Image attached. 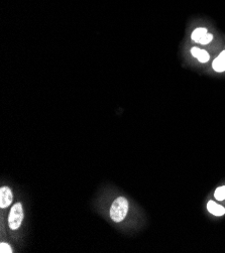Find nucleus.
Wrapping results in <instances>:
<instances>
[{"mask_svg":"<svg viewBox=\"0 0 225 253\" xmlns=\"http://www.w3.org/2000/svg\"><path fill=\"white\" fill-rule=\"evenodd\" d=\"M129 212V202L126 198H117L111 205L110 216L114 222H121Z\"/></svg>","mask_w":225,"mask_h":253,"instance_id":"1","label":"nucleus"},{"mask_svg":"<svg viewBox=\"0 0 225 253\" xmlns=\"http://www.w3.org/2000/svg\"><path fill=\"white\" fill-rule=\"evenodd\" d=\"M23 220V210L22 206L20 203L15 204L10 211L8 222H9V227L12 230L18 229Z\"/></svg>","mask_w":225,"mask_h":253,"instance_id":"2","label":"nucleus"},{"mask_svg":"<svg viewBox=\"0 0 225 253\" xmlns=\"http://www.w3.org/2000/svg\"><path fill=\"white\" fill-rule=\"evenodd\" d=\"M191 39L195 42H199L201 44H208L209 42H212L213 36L211 34H209L205 28H199V29H196L192 33Z\"/></svg>","mask_w":225,"mask_h":253,"instance_id":"3","label":"nucleus"},{"mask_svg":"<svg viewBox=\"0 0 225 253\" xmlns=\"http://www.w3.org/2000/svg\"><path fill=\"white\" fill-rule=\"evenodd\" d=\"M12 202V193L8 187H2L0 190V207L7 208Z\"/></svg>","mask_w":225,"mask_h":253,"instance_id":"4","label":"nucleus"},{"mask_svg":"<svg viewBox=\"0 0 225 253\" xmlns=\"http://www.w3.org/2000/svg\"><path fill=\"white\" fill-rule=\"evenodd\" d=\"M191 54L200 62V63H207L210 59L209 54L206 52L205 49L199 48V47H192L191 48Z\"/></svg>","mask_w":225,"mask_h":253,"instance_id":"5","label":"nucleus"},{"mask_svg":"<svg viewBox=\"0 0 225 253\" xmlns=\"http://www.w3.org/2000/svg\"><path fill=\"white\" fill-rule=\"evenodd\" d=\"M212 67L216 72H225V50L213 61Z\"/></svg>","mask_w":225,"mask_h":253,"instance_id":"6","label":"nucleus"},{"mask_svg":"<svg viewBox=\"0 0 225 253\" xmlns=\"http://www.w3.org/2000/svg\"><path fill=\"white\" fill-rule=\"evenodd\" d=\"M207 209L211 214H213L215 216H222L225 214V209L222 206L216 204L213 201L209 202L207 205Z\"/></svg>","mask_w":225,"mask_h":253,"instance_id":"7","label":"nucleus"},{"mask_svg":"<svg viewBox=\"0 0 225 253\" xmlns=\"http://www.w3.org/2000/svg\"><path fill=\"white\" fill-rule=\"evenodd\" d=\"M214 197H215L216 200H218V201H223V200H225V186L219 187V188L215 191Z\"/></svg>","mask_w":225,"mask_h":253,"instance_id":"8","label":"nucleus"},{"mask_svg":"<svg viewBox=\"0 0 225 253\" xmlns=\"http://www.w3.org/2000/svg\"><path fill=\"white\" fill-rule=\"evenodd\" d=\"M0 252H1V253H5V252L6 253H11L12 250H11L10 246L7 243L2 242L1 244H0Z\"/></svg>","mask_w":225,"mask_h":253,"instance_id":"9","label":"nucleus"}]
</instances>
